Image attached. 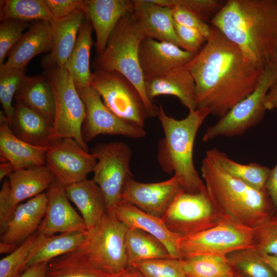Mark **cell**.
<instances>
[{
  "label": "cell",
  "instance_id": "39",
  "mask_svg": "<svg viewBox=\"0 0 277 277\" xmlns=\"http://www.w3.org/2000/svg\"><path fill=\"white\" fill-rule=\"evenodd\" d=\"M26 68L17 69L0 65V102L9 123L14 114L13 100L26 75Z\"/></svg>",
  "mask_w": 277,
  "mask_h": 277
},
{
  "label": "cell",
  "instance_id": "52",
  "mask_svg": "<svg viewBox=\"0 0 277 277\" xmlns=\"http://www.w3.org/2000/svg\"><path fill=\"white\" fill-rule=\"evenodd\" d=\"M120 277H144V276L136 268L130 266Z\"/></svg>",
  "mask_w": 277,
  "mask_h": 277
},
{
  "label": "cell",
  "instance_id": "28",
  "mask_svg": "<svg viewBox=\"0 0 277 277\" xmlns=\"http://www.w3.org/2000/svg\"><path fill=\"white\" fill-rule=\"evenodd\" d=\"M8 179L12 203L15 208L22 201L44 192L55 181L46 165L15 170Z\"/></svg>",
  "mask_w": 277,
  "mask_h": 277
},
{
  "label": "cell",
  "instance_id": "19",
  "mask_svg": "<svg viewBox=\"0 0 277 277\" xmlns=\"http://www.w3.org/2000/svg\"><path fill=\"white\" fill-rule=\"evenodd\" d=\"M46 192L42 193L19 204L1 233L0 244L14 250L36 232L46 213Z\"/></svg>",
  "mask_w": 277,
  "mask_h": 277
},
{
  "label": "cell",
  "instance_id": "20",
  "mask_svg": "<svg viewBox=\"0 0 277 277\" xmlns=\"http://www.w3.org/2000/svg\"><path fill=\"white\" fill-rule=\"evenodd\" d=\"M9 126L16 136L35 146L49 148L58 140L51 121L19 101Z\"/></svg>",
  "mask_w": 277,
  "mask_h": 277
},
{
  "label": "cell",
  "instance_id": "50",
  "mask_svg": "<svg viewBox=\"0 0 277 277\" xmlns=\"http://www.w3.org/2000/svg\"><path fill=\"white\" fill-rule=\"evenodd\" d=\"M265 106L267 110H277V81L268 91L265 100Z\"/></svg>",
  "mask_w": 277,
  "mask_h": 277
},
{
  "label": "cell",
  "instance_id": "23",
  "mask_svg": "<svg viewBox=\"0 0 277 277\" xmlns=\"http://www.w3.org/2000/svg\"><path fill=\"white\" fill-rule=\"evenodd\" d=\"M145 88L152 102L157 96L171 95L176 96L189 111L197 109L195 84L185 66L146 80Z\"/></svg>",
  "mask_w": 277,
  "mask_h": 277
},
{
  "label": "cell",
  "instance_id": "15",
  "mask_svg": "<svg viewBox=\"0 0 277 277\" xmlns=\"http://www.w3.org/2000/svg\"><path fill=\"white\" fill-rule=\"evenodd\" d=\"M183 190L175 175L167 180L150 183L139 182L131 177L124 187L122 201L161 218L174 198Z\"/></svg>",
  "mask_w": 277,
  "mask_h": 277
},
{
  "label": "cell",
  "instance_id": "45",
  "mask_svg": "<svg viewBox=\"0 0 277 277\" xmlns=\"http://www.w3.org/2000/svg\"><path fill=\"white\" fill-rule=\"evenodd\" d=\"M176 36L181 43V48L187 51L197 53L206 42V38L198 31L182 26L174 21Z\"/></svg>",
  "mask_w": 277,
  "mask_h": 277
},
{
  "label": "cell",
  "instance_id": "48",
  "mask_svg": "<svg viewBox=\"0 0 277 277\" xmlns=\"http://www.w3.org/2000/svg\"><path fill=\"white\" fill-rule=\"evenodd\" d=\"M265 188L272 202L275 214H277V163L271 169Z\"/></svg>",
  "mask_w": 277,
  "mask_h": 277
},
{
  "label": "cell",
  "instance_id": "49",
  "mask_svg": "<svg viewBox=\"0 0 277 277\" xmlns=\"http://www.w3.org/2000/svg\"><path fill=\"white\" fill-rule=\"evenodd\" d=\"M48 262H41L30 266L19 277H46Z\"/></svg>",
  "mask_w": 277,
  "mask_h": 277
},
{
  "label": "cell",
  "instance_id": "2",
  "mask_svg": "<svg viewBox=\"0 0 277 277\" xmlns=\"http://www.w3.org/2000/svg\"><path fill=\"white\" fill-rule=\"evenodd\" d=\"M211 23L262 70L277 67V0H228Z\"/></svg>",
  "mask_w": 277,
  "mask_h": 277
},
{
  "label": "cell",
  "instance_id": "24",
  "mask_svg": "<svg viewBox=\"0 0 277 277\" xmlns=\"http://www.w3.org/2000/svg\"><path fill=\"white\" fill-rule=\"evenodd\" d=\"M47 147L29 144L12 132L3 110L0 111L1 158L10 162L14 171L32 167L46 165Z\"/></svg>",
  "mask_w": 277,
  "mask_h": 277
},
{
  "label": "cell",
  "instance_id": "18",
  "mask_svg": "<svg viewBox=\"0 0 277 277\" xmlns=\"http://www.w3.org/2000/svg\"><path fill=\"white\" fill-rule=\"evenodd\" d=\"M47 205L45 216L37 230L51 235L57 233L87 231L85 221L72 207L64 187L55 181L46 192Z\"/></svg>",
  "mask_w": 277,
  "mask_h": 277
},
{
  "label": "cell",
  "instance_id": "42",
  "mask_svg": "<svg viewBox=\"0 0 277 277\" xmlns=\"http://www.w3.org/2000/svg\"><path fill=\"white\" fill-rule=\"evenodd\" d=\"M1 22L0 65L5 63V60L9 52L19 41L30 24L16 20H5Z\"/></svg>",
  "mask_w": 277,
  "mask_h": 277
},
{
  "label": "cell",
  "instance_id": "40",
  "mask_svg": "<svg viewBox=\"0 0 277 277\" xmlns=\"http://www.w3.org/2000/svg\"><path fill=\"white\" fill-rule=\"evenodd\" d=\"M130 266L144 277H186L181 259L172 258L141 261ZM130 267V266H129Z\"/></svg>",
  "mask_w": 277,
  "mask_h": 277
},
{
  "label": "cell",
  "instance_id": "51",
  "mask_svg": "<svg viewBox=\"0 0 277 277\" xmlns=\"http://www.w3.org/2000/svg\"><path fill=\"white\" fill-rule=\"evenodd\" d=\"M14 171L13 167L9 162H1L0 164V180H3L5 177H8Z\"/></svg>",
  "mask_w": 277,
  "mask_h": 277
},
{
  "label": "cell",
  "instance_id": "43",
  "mask_svg": "<svg viewBox=\"0 0 277 277\" xmlns=\"http://www.w3.org/2000/svg\"><path fill=\"white\" fill-rule=\"evenodd\" d=\"M157 4L171 7L179 5L198 15L206 22L212 14L214 15L221 9L224 4L217 0H152Z\"/></svg>",
  "mask_w": 277,
  "mask_h": 277
},
{
  "label": "cell",
  "instance_id": "14",
  "mask_svg": "<svg viewBox=\"0 0 277 277\" xmlns=\"http://www.w3.org/2000/svg\"><path fill=\"white\" fill-rule=\"evenodd\" d=\"M96 159L73 138L57 140L47 151L46 165L64 187L87 179L93 172Z\"/></svg>",
  "mask_w": 277,
  "mask_h": 277
},
{
  "label": "cell",
  "instance_id": "34",
  "mask_svg": "<svg viewBox=\"0 0 277 277\" xmlns=\"http://www.w3.org/2000/svg\"><path fill=\"white\" fill-rule=\"evenodd\" d=\"M122 273L112 274L94 267L76 249L49 261L46 277H120Z\"/></svg>",
  "mask_w": 277,
  "mask_h": 277
},
{
  "label": "cell",
  "instance_id": "11",
  "mask_svg": "<svg viewBox=\"0 0 277 277\" xmlns=\"http://www.w3.org/2000/svg\"><path fill=\"white\" fill-rule=\"evenodd\" d=\"M161 219L168 229L180 239L209 229L223 219L207 191L190 193L184 190L174 198Z\"/></svg>",
  "mask_w": 277,
  "mask_h": 277
},
{
  "label": "cell",
  "instance_id": "36",
  "mask_svg": "<svg viewBox=\"0 0 277 277\" xmlns=\"http://www.w3.org/2000/svg\"><path fill=\"white\" fill-rule=\"evenodd\" d=\"M227 258L231 272L235 277H277L262 254L254 248L234 252Z\"/></svg>",
  "mask_w": 277,
  "mask_h": 277
},
{
  "label": "cell",
  "instance_id": "17",
  "mask_svg": "<svg viewBox=\"0 0 277 277\" xmlns=\"http://www.w3.org/2000/svg\"><path fill=\"white\" fill-rule=\"evenodd\" d=\"M134 8V1L83 0L82 10L95 31L96 56L103 53L121 18Z\"/></svg>",
  "mask_w": 277,
  "mask_h": 277
},
{
  "label": "cell",
  "instance_id": "54",
  "mask_svg": "<svg viewBox=\"0 0 277 277\" xmlns=\"http://www.w3.org/2000/svg\"><path fill=\"white\" fill-rule=\"evenodd\" d=\"M224 277H235V276L231 272H230Z\"/></svg>",
  "mask_w": 277,
  "mask_h": 277
},
{
  "label": "cell",
  "instance_id": "32",
  "mask_svg": "<svg viewBox=\"0 0 277 277\" xmlns=\"http://www.w3.org/2000/svg\"><path fill=\"white\" fill-rule=\"evenodd\" d=\"M215 163L228 175L257 189H265L271 169L257 163L242 164L230 159L217 149L207 150L206 155Z\"/></svg>",
  "mask_w": 277,
  "mask_h": 277
},
{
  "label": "cell",
  "instance_id": "25",
  "mask_svg": "<svg viewBox=\"0 0 277 277\" xmlns=\"http://www.w3.org/2000/svg\"><path fill=\"white\" fill-rule=\"evenodd\" d=\"M85 19L84 12L79 9L65 17L54 19L50 23L52 49L43 60L42 65L44 69L65 66Z\"/></svg>",
  "mask_w": 277,
  "mask_h": 277
},
{
  "label": "cell",
  "instance_id": "3",
  "mask_svg": "<svg viewBox=\"0 0 277 277\" xmlns=\"http://www.w3.org/2000/svg\"><path fill=\"white\" fill-rule=\"evenodd\" d=\"M201 172L208 195L223 218L253 228L275 213L265 188L257 190L232 177L206 155Z\"/></svg>",
  "mask_w": 277,
  "mask_h": 277
},
{
  "label": "cell",
  "instance_id": "27",
  "mask_svg": "<svg viewBox=\"0 0 277 277\" xmlns=\"http://www.w3.org/2000/svg\"><path fill=\"white\" fill-rule=\"evenodd\" d=\"M69 200L80 211L87 230L96 226L107 212L105 199L99 186L93 181L86 179L64 187Z\"/></svg>",
  "mask_w": 277,
  "mask_h": 277
},
{
  "label": "cell",
  "instance_id": "44",
  "mask_svg": "<svg viewBox=\"0 0 277 277\" xmlns=\"http://www.w3.org/2000/svg\"><path fill=\"white\" fill-rule=\"evenodd\" d=\"M174 21L187 27L194 29L200 32L207 39L210 36L211 26L208 25L198 15L188 9L177 5L170 7Z\"/></svg>",
  "mask_w": 277,
  "mask_h": 277
},
{
  "label": "cell",
  "instance_id": "12",
  "mask_svg": "<svg viewBox=\"0 0 277 277\" xmlns=\"http://www.w3.org/2000/svg\"><path fill=\"white\" fill-rule=\"evenodd\" d=\"M90 86L113 113L144 127L149 117L147 110L136 88L123 75L116 71H94Z\"/></svg>",
  "mask_w": 277,
  "mask_h": 277
},
{
  "label": "cell",
  "instance_id": "22",
  "mask_svg": "<svg viewBox=\"0 0 277 277\" xmlns=\"http://www.w3.org/2000/svg\"><path fill=\"white\" fill-rule=\"evenodd\" d=\"M133 12L145 38L172 43L181 48L170 7L152 0H134Z\"/></svg>",
  "mask_w": 277,
  "mask_h": 277
},
{
  "label": "cell",
  "instance_id": "53",
  "mask_svg": "<svg viewBox=\"0 0 277 277\" xmlns=\"http://www.w3.org/2000/svg\"><path fill=\"white\" fill-rule=\"evenodd\" d=\"M263 260L268 264L277 274V256L262 254Z\"/></svg>",
  "mask_w": 277,
  "mask_h": 277
},
{
  "label": "cell",
  "instance_id": "5",
  "mask_svg": "<svg viewBox=\"0 0 277 277\" xmlns=\"http://www.w3.org/2000/svg\"><path fill=\"white\" fill-rule=\"evenodd\" d=\"M145 38L133 12L126 14L111 34L105 49L93 63L95 70L116 71L136 88L145 104L149 117L157 116L159 106L148 97L140 64L138 50Z\"/></svg>",
  "mask_w": 277,
  "mask_h": 277
},
{
  "label": "cell",
  "instance_id": "21",
  "mask_svg": "<svg viewBox=\"0 0 277 277\" xmlns=\"http://www.w3.org/2000/svg\"><path fill=\"white\" fill-rule=\"evenodd\" d=\"M113 211L117 219L128 228H138L149 233L165 246L171 258L181 259L180 238L168 229L161 218L122 201Z\"/></svg>",
  "mask_w": 277,
  "mask_h": 277
},
{
  "label": "cell",
  "instance_id": "47",
  "mask_svg": "<svg viewBox=\"0 0 277 277\" xmlns=\"http://www.w3.org/2000/svg\"><path fill=\"white\" fill-rule=\"evenodd\" d=\"M54 19L65 17L77 10H82L83 0H44Z\"/></svg>",
  "mask_w": 277,
  "mask_h": 277
},
{
  "label": "cell",
  "instance_id": "4",
  "mask_svg": "<svg viewBox=\"0 0 277 277\" xmlns=\"http://www.w3.org/2000/svg\"><path fill=\"white\" fill-rule=\"evenodd\" d=\"M210 114L207 108L189 111L184 118L169 116L161 105L157 117L164 132L157 150L159 163L164 171L174 173L179 179L183 190L197 193L206 191L193 162V146L197 132L206 117Z\"/></svg>",
  "mask_w": 277,
  "mask_h": 277
},
{
  "label": "cell",
  "instance_id": "8",
  "mask_svg": "<svg viewBox=\"0 0 277 277\" xmlns=\"http://www.w3.org/2000/svg\"><path fill=\"white\" fill-rule=\"evenodd\" d=\"M254 248L253 228L223 218L217 225L193 236L180 239L181 259L201 255L222 257Z\"/></svg>",
  "mask_w": 277,
  "mask_h": 277
},
{
  "label": "cell",
  "instance_id": "26",
  "mask_svg": "<svg viewBox=\"0 0 277 277\" xmlns=\"http://www.w3.org/2000/svg\"><path fill=\"white\" fill-rule=\"evenodd\" d=\"M52 45L50 23L42 21L31 22L27 30L9 52L4 64L10 68H26L35 56L50 52Z\"/></svg>",
  "mask_w": 277,
  "mask_h": 277
},
{
  "label": "cell",
  "instance_id": "6",
  "mask_svg": "<svg viewBox=\"0 0 277 277\" xmlns=\"http://www.w3.org/2000/svg\"><path fill=\"white\" fill-rule=\"evenodd\" d=\"M128 227L107 211L101 222L87 231L86 238L77 250L93 266L108 273L121 274L128 268L126 249Z\"/></svg>",
  "mask_w": 277,
  "mask_h": 277
},
{
  "label": "cell",
  "instance_id": "1",
  "mask_svg": "<svg viewBox=\"0 0 277 277\" xmlns=\"http://www.w3.org/2000/svg\"><path fill=\"white\" fill-rule=\"evenodd\" d=\"M185 67L196 88V108L222 116L256 88L264 71L211 26L210 36Z\"/></svg>",
  "mask_w": 277,
  "mask_h": 277
},
{
  "label": "cell",
  "instance_id": "37",
  "mask_svg": "<svg viewBox=\"0 0 277 277\" xmlns=\"http://www.w3.org/2000/svg\"><path fill=\"white\" fill-rule=\"evenodd\" d=\"M181 260L186 277H224L231 272L227 257L201 255Z\"/></svg>",
  "mask_w": 277,
  "mask_h": 277
},
{
  "label": "cell",
  "instance_id": "33",
  "mask_svg": "<svg viewBox=\"0 0 277 277\" xmlns=\"http://www.w3.org/2000/svg\"><path fill=\"white\" fill-rule=\"evenodd\" d=\"M126 249L129 266L141 261L171 258L167 248L159 240L135 228L128 227Z\"/></svg>",
  "mask_w": 277,
  "mask_h": 277
},
{
  "label": "cell",
  "instance_id": "46",
  "mask_svg": "<svg viewBox=\"0 0 277 277\" xmlns=\"http://www.w3.org/2000/svg\"><path fill=\"white\" fill-rule=\"evenodd\" d=\"M13 206L8 179H5L0 191V233L4 230L15 209Z\"/></svg>",
  "mask_w": 277,
  "mask_h": 277
},
{
  "label": "cell",
  "instance_id": "16",
  "mask_svg": "<svg viewBox=\"0 0 277 277\" xmlns=\"http://www.w3.org/2000/svg\"><path fill=\"white\" fill-rule=\"evenodd\" d=\"M196 53L170 42L144 38L138 50L140 64L145 81L186 65Z\"/></svg>",
  "mask_w": 277,
  "mask_h": 277
},
{
  "label": "cell",
  "instance_id": "10",
  "mask_svg": "<svg viewBox=\"0 0 277 277\" xmlns=\"http://www.w3.org/2000/svg\"><path fill=\"white\" fill-rule=\"evenodd\" d=\"M96 159L93 181L104 194L107 212L113 211L122 201L127 180L133 177L130 166L132 150L123 142L98 143L91 150Z\"/></svg>",
  "mask_w": 277,
  "mask_h": 277
},
{
  "label": "cell",
  "instance_id": "55",
  "mask_svg": "<svg viewBox=\"0 0 277 277\" xmlns=\"http://www.w3.org/2000/svg\"></svg>",
  "mask_w": 277,
  "mask_h": 277
},
{
  "label": "cell",
  "instance_id": "35",
  "mask_svg": "<svg viewBox=\"0 0 277 277\" xmlns=\"http://www.w3.org/2000/svg\"><path fill=\"white\" fill-rule=\"evenodd\" d=\"M0 21L16 20L26 22L46 21L54 18L44 0H3L0 1Z\"/></svg>",
  "mask_w": 277,
  "mask_h": 277
},
{
  "label": "cell",
  "instance_id": "30",
  "mask_svg": "<svg viewBox=\"0 0 277 277\" xmlns=\"http://www.w3.org/2000/svg\"><path fill=\"white\" fill-rule=\"evenodd\" d=\"M93 27L85 19L82 25L77 40L64 67L69 73L76 88L90 86L92 73L90 70V52L93 44Z\"/></svg>",
  "mask_w": 277,
  "mask_h": 277
},
{
  "label": "cell",
  "instance_id": "9",
  "mask_svg": "<svg viewBox=\"0 0 277 277\" xmlns=\"http://www.w3.org/2000/svg\"><path fill=\"white\" fill-rule=\"evenodd\" d=\"M277 81V67L263 71L255 90L221 116L214 125L208 127L202 137L207 142L217 137L241 135L259 124L267 110L266 94Z\"/></svg>",
  "mask_w": 277,
  "mask_h": 277
},
{
  "label": "cell",
  "instance_id": "7",
  "mask_svg": "<svg viewBox=\"0 0 277 277\" xmlns=\"http://www.w3.org/2000/svg\"><path fill=\"white\" fill-rule=\"evenodd\" d=\"M44 75L53 93V127L56 138H72L88 152L82 132L86 108L69 73L64 67H50L45 69Z\"/></svg>",
  "mask_w": 277,
  "mask_h": 277
},
{
  "label": "cell",
  "instance_id": "38",
  "mask_svg": "<svg viewBox=\"0 0 277 277\" xmlns=\"http://www.w3.org/2000/svg\"><path fill=\"white\" fill-rule=\"evenodd\" d=\"M38 239L37 231L14 251L1 260L0 277H19L24 272Z\"/></svg>",
  "mask_w": 277,
  "mask_h": 277
},
{
  "label": "cell",
  "instance_id": "31",
  "mask_svg": "<svg viewBox=\"0 0 277 277\" xmlns=\"http://www.w3.org/2000/svg\"><path fill=\"white\" fill-rule=\"evenodd\" d=\"M87 232H67L51 235L38 233L37 243L27 263L26 269L78 249L85 240Z\"/></svg>",
  "mask_w": 277,
  "mask_h": 277
},
{
  "label": "cell",
  "instance_id": "41",
  "mask_svg": "<svg viewBox=\"0 0 277 277\" xmlns=\"http://www.w3.org/2000/svg\"><path fill=\"white\" fill-rule=\"evenodd\" d=\"M254 249L261 254L277 256V214L253 228Z\"/></svg>",
  "mask_w": 277,
  "mask_h": 277
},
{
  "label": "cell",
  "instance_id": "29",
  "mask_svg": "<svg viewBox=\"0 0 277 277\" xmlns=\"http://www.w3.org/2000/svg\"><path fill=\"white\" fill-rule=\"evenodd\" d=\"M14 98L49 119L53 124L54 95L52 88L44 75H25Z\"/></svg>",
  "mask_w": 277,
  "mask_h": 277
},
{
  "label": "cell",
  "instance_id": "13",
  "mask_svg": "<svg viewBox=\"0 0 277 277\" xmlns=\"http://www.w3.org/2000/svg\"><path fill=\"white\" fill-rule=\"evenodd\" d=\"M86 108L82 136L87 143L101 134L120 135L132 138L144 137V127L113 113L104 103L99 93L89 86L77 88Z\"/></svg>",
  "mask_w": 277,
  "mask_h": 277
}]
</instances>
